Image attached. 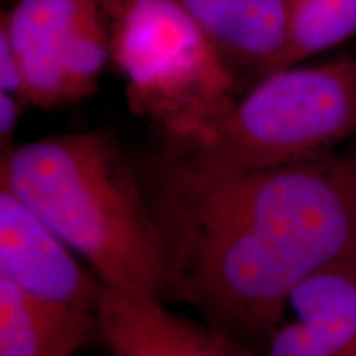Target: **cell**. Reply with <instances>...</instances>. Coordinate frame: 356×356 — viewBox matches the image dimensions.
I'll return each mask as SVG.
<instances>
[{"label":"cell","instance_id":"cell-1","mask_svg":"<svg viewBox=\"0 0 356 356\" xmlns=\"http://www.w3.org/2000/svg\"><path fill=\"white\" fill-rule=\"evenodd\" d=\"M139 172L177 300L251 348L284 322L300 280L356 262V144L256 170L208 168L163 145Z\"/></svg>","mask_w":356,"mask_h":356},{"label":"cell","instance_id":"cell-2","mask_svg":"<svg viewBox=\"0 0 356 356\" xmlns=\"http://www.w3.org/2000/svg\"><path fill=\"white\" fill-rule=\"evenodd\" d=\"M0 186L60 236L102 286L177 300L165 236L113 134H56L2 154Z\"/></svg>","mask_w":356,"mask_h":356},{"label":"cell","instance_id":"cell-3","mask_svg":"<svg viewBox=\"0 0 356 356\" xmlns=\"http://www.w3.org/2000/svg\"><path fill=\"white\" fill-rule=\"evenodd\" d=\"M106 12L131 109L165 145L198 142L233 106L241 76L181 0H106Z\"/></svg>","mask_w":356,"mask_h":356},{"label":"cell","instance_id":"cell-4","mask_svg":"<svg viewBox=\"0 0 356 356\" xmlns=\"http://www.w3.org/2000/svg\"><path fill=\"white\" fill-rule=\"evenodd\" d=\"M356 134V56L299 63L257 78L198 142L165 145L218 170H256L317 157Z\"/></svg>","mask_w":356,"mask_h":356},{"label":"cell","instance_id":"cell-5","mask_svg":"<svg viewBox=\"0 0 356 356\" xmlns=\"http://www.w3.org/2000/svg\"><path fill=\"white\" fill-rule=\"evenodd\" d=\"M25 106L55 109L96 92L111 61L106 0H15L0 15Z\"/></svg>","mask_w":356,"mask_h":356},{"label":"cell","instance_id":"cell-6","mask_svg":"<svg viewBox=\"0 0 356 356\" xmlns=\"http://www.w3.org/2000/svg\"><path fill=\"white\" fill-rule=\"evenodd\" d=\"M0 279L30 296L91 312L102 282L50 226L0 186Z\"/></svg>","mask_w":356,"mask_h":356},{"label":"cell","instance_id":"cell-7","mask_svg":"<svg viewBox=\"0 0 356 356\" xmlns=\"http://www.w3.org/2000/svg\"><path fill=\"white\" fill-rule=\"evenodd\" d=\"M167 302L102 286L96 333L111 356H256L254 348L208 322H195Z\"/></svg>","mask_w":356,"mask_h":356},{"label":"cell","instance_id":"cell-8","mask_svg":"<svg viewBox=\"0 0 356 356\" xmlns=\"http://www.w3.org/2000/svg\"><path fill=\"white\" fill-rule=\"evenodd\" d=\"M293 320L279 325L267 356H356V262H338L300 280L289 296Z\"/></svg>","mask_w":356,"mask_h":356},{"label":"cell","instance_id":"cell-9","mask_svg":"<svg viewBox=\"0 0 356 356\" xmlns=\"http://www.w3.org/2000/svg\"><path fill=\"white\" fill-rule=\"evenodd\" d=\"M239 76L275 70L287 40L291 0H181Z\"/></svg>","mask_w":356,"mask_h":356},{"label":"cell","instance_id":"cell-10","mask_svg":"<svg viewBox=\"0 0 356 356\" xmlns=\"http://www.w3.org/2000/svg\"><path fill=\"white\" fill-rule=\"evenodd\" d=\"M96 333V318L30 296L0 279V356H71Z\"/></svg>","mask_w":356,"mask_h":356},{"label":"cell","instance_id":"cell-11","mask_svg":"<svg viewBox=\"0 0 356 356\" xmlns=\"http://www.w3.org/2000/svg\"><path fill=\"white\" fill-rule=\"evenodd\" d=\"M355 35L356 0H291L286 48L275 70L305 63Z\"/></svg>","mask_w":356,"mask_h":356},{"label":"cell","instance_id":"cell-12","mask_svg":"<svg viewBox=\"0 0 356 356\" xmlns=\"http://www.w3.org/2000/svg\"><path fill=\"white\" fill-rule=\"evenodd\" d=\"M24 108L25 102L20 97L0 91V149H2V154L15 145L13 136H15Z\"/></svg>","mask_w":356,"mask_h":356}]
</instances>
